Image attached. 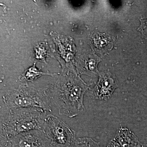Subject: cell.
<instances>
[{
	"mask_svg": "<svg viewBox=\"0 0 147 147\" xmlns=\"http://www.w3.org/2000/svg\"><path fill=\"white\" fill-rule=\"evenodd\" d=\"M139 147H147V143L144 144H140Z\"/></svg>",
	"mask_w": 147,
	"mask_h": 147,
	"instance_id": "obj_13",
	"label": "cell"
},
{
	"mask_svg": "<svg viewBox=\"0 0 147 147\" xmlns=\"http://www.w3.org/2000/svg\"><path fill=\"white\" fill-rule=\"evenodd\" d=\"M1 118V139L9 140L23 132L34 129L42 131L46 112L38 108H9Z\"/></svg>",
	"mask_w": 147,
	"mask_h": 147,
	"instance_id": "obj_2",
	"label": "cell"
},
{
	"mask_svg": "<svg viewBox=\"0 0 147 147\" xmlns=\"http://www.w3.org/2000/svg\"><path fill=\"white\" fill-rule=\"evenodd\" d=\"M42 131L53 145L70 147L76 140L75 133L62 121L53 115L45 117Z\"/></svg>",
	"mask_w": 147,
	"mask_h": 147,
	"instance_id": "obj_4",
	"label": "cell"
},
{
	"mask_svg": "<svg viewBox=\"0 0 147 147\" xmlns=\"http://www.w3.org/2000/svg\"><path fill=\"white\" fill-rule=\"evenodd\" d=\"M14 147H47L51 143L41 130L23 132L8 140Z\"/></svg>",
	"mask_w": 147,
	"mask_h": 147,
	"instance_id": "obj_5",
	"label": "cell"
},
{
	"mask_svg": "<svg viewBox=\"0 0 147 147\" xmlns=\"http://www.w3.org/2000/svg\"><path fill=\"white\" fill-rule=\"evenodd\" d=\"M140 144L138 137L132 131L126 127H121L106 147H139Z\"/></svg>",
	"mask_w": 147,
	"mask_h": 147,
	"instance_id": "obj_7",
	"label": "cell"
},
{
	"mask_svg": "<svg viewBox=\"0 0 147 147\" xmlns=\"http://www.w3.org/2000/svg\"><path fill=\"white\" fill-rule=\"evenodd\" d=\"M1 147H14L8 140L1 139Z\"/></svg>",
	"mask_w": 147,
	"mask_h": 147,
	"instance_id": "obj_11",
	"label": "cell"
},
{
	"mask_svg": "<svg viewBox=\"0 0 147 147\" xmlns=\"http://www.w3.org/2000/svg\"><path fill=\"white\" fill-rule=\"evenodd\" d=\"M70 147H100L99 143L91 138L84 137L76 139Z\"/></svg>",
	"mask_w": 147,
	"mask_h": 147,
	"instance_id": "obj_9",
	"label": "cell"
},
{
	"mask_svg": "<svg viewBox=\"0 0 147 147\" xmlns=\"http://www.w3.org/2000/svg\"><path fill=\"white\" fill-rule=\"evenodd\" d=\"M44 75L51 74L40 71L34 66L27 69L23 74H21L19 77V80L21 82H30L35 80L40 76Z\"/></svg>",
	"mask_w": 147,
	"mask_h": 147,
	"instance_id": "obj_8",
	"label": "cell"
},
{
	"mask_svg": "<svg viewBox=\"0 0 147 147\" xmlns=\"http://www.w3.org/2000/svg\"><path fill=\"white\" fill-rule=\"evenodd\" d=\"M94 42L96 47L99 49H104L109 47L110 43L109 38L103 36L98 35L95 38Z\"/></svg>",
	"mask_w": 147,
	"mask_h": 147,
	"instance_id": "obj_10",
	"label": "cell"
},
{
	"mask_svg": "<svg viewBox=\"0 0 147 147\" xmlns=\"http://www.w3.org/2000/svg\"><path fill=\"white\" fill-rule=\"evenodd\" d=\"M142 30L145 36L147 37V17H145L142 21Z\"/></svg>",
	"mask_w": 147,
	"mask_h": 147,
	"instance_id": "obj_12",
	"label": "cell"
},
{
	"mask_svg": "<svg viewBox=\"0 0 147 147\" xmlns=\"http://www.w3.org/2000/svg\"><path fill=\"white\" fill-rule=\"evenodd\" d=\"M116 88L115 81L110 74H102L91 93V96L94 99L107 100L112 96Z\"/></svg>",
	"mask_w": 147,
	"mask_h": 147,
	"instance_id": "obj_6",
	"label": "cell"
},
{
	"mask_svg": "<svg viewBox=\"0 0 147 147\" xmlns=\"http://www.w3.org/2000/svg\"><path fill=\"white\" fill-rule=\"evenodd\" d=\"M7 108H35L52 112L51 102L44 91L28 87H20L4 97Z\"/></svg>",
	"mask_w": 147,
	"mask_h": 147,
	"instance_id": "obj_3",
	"label": "cell"
},
{
	"mask_svg": "<svg viewBox=\"0 0 147 147\" xmlns=\"http://www.w3.org/2000/svg\"><path fill=\"white\" fill-rule=\"evenodd\" d=\"M88 86L76 76L62 77L56 82L51 98L59 114L73 118L84 111V97Z\"/></svg>",
	"mask_w": 147,
	"mask_h": 147,
	"instance_id": "obj_1",
	"label": "cell"
}]
</instances>
